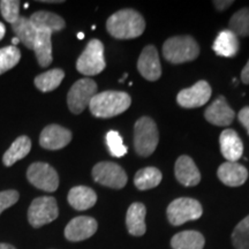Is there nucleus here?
Wrapping results in <instances>:
<instances>
[{
    "instance_id": "2f4dec72",
    "label": "nucleus",
    "mask_w": 249,
    "mask_h": 249,
    "mask_svg": "<svg viewBox=\"0 0 249 249\" xmlns=\"http://www.w3.org/2000/svg\"><path fill=\"white\" fill-rule=\"evenodd\" d=\"M107 144L113 157L120 158L127 154V147L124 144L123 138L116 130H110L107 134Z\"/></svg>"
},
{
    "instance_id": "a878e982",
    "label": "nucleus",
    "mask_w": 249,
    "mask_h": 249,
    "mask_svg": "<svg viewBox=\"0 0 249 249\" xmlns=\"http://www.w3.org/2000/svg\"><path fill=\"white\" fill-rule=\"evenodd\" d=\"M171 246L173 249H203L204 236L197 231H183L173 236Z\"/></svg>"
},
{
    "instance_id": "ea45409f",
    "label": "nucleus",
    "mask_w": 249,
    "mask_h": 249,
    "mask_svg": "<svg viewBox=\"0 0 249 249\" xmlns=\"http://www.w3.org/2000/svg\"><path fill=\"white\" fill-rule=\"evenodd\" d=\"M127 76H128V74H127V73H126V74H124V76H123V77H121V79L119 80V82H120V83H123V82H124V80H126V79H127Z\"/></svg>"
},
{
    "instance_id": "6ab92c4d",
    "label": "nucleus",
    "mask_w": 249,
    "mask_h": 249,
    "mask_svg": "<svg viewBox=\"0 0 249 249\" xmlns=\"http://www.w3.org/2000/svg\"><path fill=\"white\" fill-rule=\"evenodd\" d=\"M214 53L220 57L233 58L238 54L239 49H240V43H239L238 36L231 30H223L218 34L217 38L214 39L213 45Z\"/></svg>"
},
{
    "instance_id": "f8f14e48",
    "label": "nucleus",
    "mask_w": 249,
    "mask_h": 249,
    "mask_svg": "<svg viewBox=\"0 0 249 249\" xmlns=\"http://www.w3.org/2000/svg\"><path fill=\"white\" fill-rule=\"evenodd\" d=\"M97 222L92 217L79 216L73 218L65 229V236L67 240L77 242L89 239L97 231Z\"/></svg>"
},
{
    "instance_id": "dca6fc26",
    "label": "nucleus",
    "mask_w": 249,
    "mask_h": 249,
    "mask_svg": "<svg viewBox=\"0 0 249 249\" xmlns=\"http://www.w3.org/2000/svg\"><path fill=\"white\" fill-rule=\"evenodd\" d=\"M174 173L177 180L186 187H194L201 181L200 171L189 156L182 155L177 160Z\"/></svg>"
},
{
    "instance_id": "9b49d317",
    "label": "nucleus",
    "mask_w": 249,
    "mask_h": 249,
    "mask_svg": "<svg viewBox=\"0 0 249 249\" xmlns=\"http://www.w3.org/2000/svg\"><path fill=\"white\" fill-rule=\"evenodd\" d=\"M211 87L207 81H198L191 88L181 90L177 96V102L181 107L195 108L203 107L211 97Z\"/></svg>"
},
{
    "instance_id": "b1692460",
    "label": "nucleus",
    "mask_w": 249,
    "mask_h": 249,
    "mask_svg": "<svg viewBox=\"0 0 249 249\" xmlns=\"http://www.w3.org/2000/svg\"><path fill=\"white\" fill-rule=\"evenodd\" d=\"M31 149V141L26 135L18 136L15 141L12 143L7 151L2 156V163L5 166H12L17 161L28 156Z\"/></svg>"
},
{
    "instance_id": "4c0bfd02",
    "label": "nucleus",
    "mask_w": 249,
    "mask_h": 249,
    "mask_svg": "<svg viewBox=\"0 0 249 249\" xmlns=\"http://www.w3.org/2000/svg\"><path fill=\"white\" fill-rule=\"evenodd\" d=\"M5 33H6V28L2 23H0V39H2V37L5 36Z\"/></svg>"
},
{
    "instance_id": "c9c22d12",
    "label": "nucleus",
    "mask_w": 249,
    "mask_h": 249,
    "mask_svg": "<svg viewBox=\"0 0 249 249\" xmlns=\"http://www.w3.org/2000/svg\"><path fill=\"white\" fill-rule=\"evenodd\" d=\"M213 5H214V7L218 9V11L223 12V11H225V9L229 8L230 6L233 5V1L232 0H229V1H226V0H222V1H220V0H216V1H213Z\"/></svg>"
},
{
    "instance_id": "412c9836",
    "label": "nucleus",
    "mask_w": 249,
    "mask_h": 249,
    "mask_svg": "<svg viewBox=\"0 0 249 249\" xmlns=\"http://www.w3.org/2000/svg\"><path fill=\"white\" fill-rule=\"evenodd\" d=\"M145 214H147V209H145L144 204L140 203V202L130 204L126 214V225L130 234L135 236L144 234L147 231Z\"/></svg>"
},
{
    "instance_id": "0eeeda50",
    "label": "nucleus",
    "mask_w": 249,
    "mask_h": 249,
    "mask_svg": "<svg viewBox=\"0 0 249 249\" xmlns=\"http://www.w3.org/2000/svg\"><path fill=\"white\" fill-rule=\"evenodd\" d=\"M58 204L52 196H40L31 202L28 210V220L33 227H42L58 218Z\"/></svg>"
},
{
    "instance_id": "c756f323",
    "label": "nucleus",
    "mask_w": 249,
    "mask_h": 249,
    "mask_svg": "<svg viewBox=\"0 0 249 249\" xmlns=\"http://www.w3.org/2000/svg\"><path fill=\"white\" fill-rule=\"evenodd\" d=\"M21 59L20 50L15 46L0 49V75L17 66Z\"/></svg>"
},
{
    "instance_id": "a19ab883",
    "label": "nucleus",
    "mask_w": 249,
    "mask_h": 249,
    "mask_svg": "<svg viewBox=\"0 0 249 249\" xmlns=\"http://www.w3.org/2000/svg\"><path fill=\"white\" fill-rule=\"evenodd\" d=\"M77 38H79V39L85 38V34H83V33H79V34H77Z\"/></svg>"
},
{
    "instance_id": "f3484780",
    "label": "nucleus",
    "mask_w": 249,
    "mask_h": 249,
    "mask_svg": "<svg viewBox=\"0 0 249 249\" xmlns=\"http://www.w3.org/2000/svg\"><path fill=\"white\" fill-rule=\"evenodd\" d=\"M220 151L223 157L227 161H236L244 154V143L240 136L233 129H225L220 134L219 138Z\"/></svg>"
},
{
    "instance_id": "4468645a",
    "label": "nucleus",
    "mask_w": 249,
    "mask_h": 249,
    "mask_svg": "<svg viewBox=\"0 0 249 249\" xmlns=\"http://www.w3.org/2000/svg\"><path fill=\"white\" fill-rule=\"evenodd\" d=\"M71 141V132L59 124H49L42 130L39 136L40 147L48 150H59Z\"/></svg>"
},
{
    "instance_id": "c85d7f7f",
    "label": "nucleus",
    "mask_w": 249,
    "mask_h": 249,
    "mask_svg": "<svg viewBox=\"0 0 249 249\" xmlns=\"http://www.w3.org/2000/svg\"><path fill=\"white\" fill-rule=\"evenodd\" d=\"M229 27L238 37L249 36V7H244L235 12L230 18Z\"/></svg>"
},
{
    "instance_id": "423d86ee",
    "label": "nucleus",
    "mask_w": 249,
    "mask_h": 249,
    "mask_svg": "<svg viewBox=\"0 0 249 249\" xmlns=\"http://www.w3.org/2000/svg\"><path fill=\"white\" fill-rule=\"evenodd\" d=\"M203 213L200 202L191 197H180L167 207V218L173 226H180L189 220L198 219Z\"/></svg>"
},
{
    "instance_id": "2eb2a0df",
    "label": "nucleus",
    "mask_w": 249,
    "mask_h": 249,
    "mask_svg": "<svg viewBox=\"0 0 249 249\" xmlns=\"http://www.w3.org/2000/svg\"><path fill=\"white\" fill-rule=\"evenodd\" d=\"M235 113L227 103L224 96H219L216 101L213 102L210 107H207L204 112L205 120L209 121L214 126H229L234 120Z\"/></svg>"
},
{
    "instance_id": "7ed1b4c3",
    "label": "nucleus",
    "mask_w": 249,
    "mask_h": 249,
    "mask_svg": "<svg viewBox=\"0 0 249 249\" xmlns=\"http://www.w3.org/2000/svg\"><path fill=\"white\" fill-rule=\"evenodd\" d=\"M200 54V46L192 36H174L164 43L163 55L172 64L193 61Z\"/></svg>"
},
{
    "instance_id": "9d476101",
    "label": "nucleus",
    "mask_w": 249,
    "mask_h": 249,
    "mask_svg": "<svg viewBox=\"0 0 249 249\" xmlns=\"http://www.w3.org/2000/svg\"><path fill=\"white\" fill-rule=\"evenodd\" d=\"M27 179L31 185L44 192H55L59 187L57 171L51 165L40 163V161L31 164L28 167Z\"/></svg>"
},
{
    "instance_id": "f03ea898",
    "label": "nucleus",
    "mask_w": 249,
    "mask_h": 249,
    "mask_svg": "<svg viewBox=\"0 0 249 249\" xmlns=\"http://www.w3.org/2000/svg\"><path fill=\"white\" fill-rule=\"evenodd\" d=\"M132 98L124 91H103L96 93L89 104L90 112L97 118L119 116L130 107Z\"/></svg>"
},
{
    "instance_id": "58836bf2",
    "label": "nucleus",
    "mask_w": 249,
    "mask_h": 249,
    "mask_svg": "<svg viewBox=\"0 0 249 249\" xmlns=\"http://www.w3.org/2000/svg\"><path fill=\"white\" fill-rule=\"evenodd\" d=\"M0 249H17V248L9 244H0Z\"/></svg>"
},
{
    "instance_id": "4be33fe9",
    "label": "nucleus",
    "mask_w": 249,
    "mask_h": 249,
    "mask_svg": "<svg viewBox=\"0 0 249 249\" xmlns=\"http://www.w3.org/2000/svg\"><path fill=\"white\" fill-rule=\"evenodd\" d=\"M29 20L37 30H48L50 33H57L66 27L64 18L58 14L46 11L35 12L31 14Z\"/></svg>"
},
{
    "instance_id": "a211bd4d",
    "label": "nucleus",
    "mask_w": 249,
    "mask_h": 249,
    "mask_svg": "<svg viewBox=\"0 0 249 249\" xmlns=\"http://www.w3.org/2000/svg\"><path fill=\"white\" fill-rule=\"evenodd\" d=\"M217 176L224 185L229 187L242 186L248 179V171L236 161H226L217 171Z\"/></svg>"
},
{
    "instance_id": "cd10ccee",
    "label": "nucleus",
    "mask_w": 249,
    "mask_h": 249,
    "mask_svg": "<svg viewBox=\"0 0 249 249\" xmlns=\"http://www.w3.org/2000/svg\"><path fill=\"white\" fill-rule=\"evenodd\" d=\"M65 77V71L60 68L48 71L35 77L36 88L42 92H49L57 89Z\"/></svg>"
},
{
    "instance_id": "6e6552de",
    "label": "nucleus",
    "mask_w": 249,
    "mask_h": 249,
    "mask_svg": "<svg viewBox=\"0 0 249 249\" xmlns=\"http://www.w3.org/2000/svg\"><path fill=\"white\" fill-rule=\"evenodd\" d=\"M97 93V85L91 79H81L76 81L67 95V104L71 113L80 114L89 107L93 96Z\"/></svg>"
},
{
    "instance_id": "f257e3e1",
    "label": "nucleus",
    "mask_w": 249,
    "mask_h": 249,
    "mask_svg": "<svg viewBox=\"0 0 249 249\" xmlns=\"http://www.w3.org/2000/svg\"><path fill=\"white\" fill-rule=\"evenodd\" d=\"M107 29L117 39H132L141 36L145 29V21L138 11L120 9L107 18Z\"/></svg>"
},
{
    "instance_id": "393cba45",
    "label": "nucleus",
    "mask_w": 249,
    "mask_h": 249,
    "mask_svg": "<svg viewBox=\"0 0 249 249\" xmlns=\"http://www.w3.org/2000/svg\"><path fill=\"white\" fill-rule=\"evenodd\" d=\"M12 29L17 35V38H18L26 48L30 50L34 49V44H35L37 37V29L33 26L29 18L18 17V20L14 23H12Z\"/></svg>"
},
{
    "instance_id": "7c9ffc66",
    "label": "nucleus",
    "mask_w": 249,
    "mask_h": 249,
    "mask_svg": "<svg viewBox=\"0 0 249 249\" xmlns=\"http://www.w3.org/2000/svg\"><path fill=\"white\" fill-rule=\"evenodd\" d=\"M232 242L235 249H249V214L235 226Z\"/></svg>"
},
{
    "instance_id": "bb28decb",
    "label": "nucleus",
    "mask_w": 249,
    "mask_h": 249,
    "mask_svg": "<svg viewBox=\"0 0 249 249\" xmlns=\"http://www.w3.org/2000/svg\"><path fill=\"white\" fill-rule=\"evenodd\" d=\"M161 178H163V176H161L160 170L149 166L136 172L135 177H134V183L140 191H147V189L155 188L160 185Z\"/></svg>"
},
{
    "instance_id": "473e14b6",
    "label": "nucleus",
    "mask_w": 249,
    "mask_h": 249,
    "mask_svg": "<svg viewBox=\"0 0 249 249\" xmlns=\"http://www.w3.org/2000/svg\"><path fill=\"white\" fill-rule=\"evenodd\" d=\"M0 12L2 18L9 23H14L20 17V1L18 0H1Z\"/></svg>"
},
{
    "instance_id": "20e7f679",
    "label": "nucleus",
    "mask_w": 249,
    "mask_h": 249,
    "mask_svg": "<svg viewBox=\"0 0 249 249\" xmlns=\"http://www.w3.org/2000/svg\"><path fill=\"white\" fill-rule=\"evenodd\" d=\"M160 141L157 124L151 118L142 117L134 126V148L136 154L148 157L154 154Z\"/></svg>"
},
{
    "instance_id": "72a5a7b5",
    "label": "nucleus",
    "mask_w": 249,
    "mask_h": 249,
    "mask_svg": "<svg viewBox=\"0 0 249 249\" xmlns=\"http://www.w3.org/2000/svg\"><path fill=\"white\" fill-rule=\"evenodd\" d=\"M18 201V193L13 189L0 192V214Z\"/></svg>"
},
{
    "instance_id": "e433bc0d",
    "label": "nucleus",
    "mask_w": 249,
    "mask_h": 249,
    "mask_svg": "<svg viewBox=\"0 0 249 249\" xmlns=\"http://www.w3.org/2000/svg\"><path fill=\"white\" fill-rule=\"evenodd\" d=\"M241 80L245 85H249V60L241 71Z\"/></svg>"
},
{
    "instance_id": "39448f33",
    "label": "nucleus",
    "mask_w": 249,
    "mask_h": 249,
    "mask_svg": "<svg viewBox=\"0 0 249 249\" xmlns=\"http://www.w3.org/2000/svg\"><path fill=\"white\" fill-rule=\"evenodd\" d=\"M104 45L99 39H91L76 61V70L86 76H93L105 70Z\"/></svg>"
},
{
    "instance_id": "37998d69",
    "label": "nucleus",
    "mask_w": 249,
    "mask_h": 249,
    "mask_svg": "<svg viewBox=\"0 0 249 249\" xmlns=\"http://www.w3.org/2000/svg\"><path fill=\"white\" fill-rule=\"evenodd\" d=\"M29 7V4H24V8H28Z\"/></svg>"
},
{
    "instance_id": "ddd939ff",
    "label": "nucleus",
    "mask_w": 249,
    "mask_h": 249,
    "mask_svg": "<svg viewBox=\"0 0 249 249\" xmlns=\"http://www.w3.org/2000/svg\"><path fill=\"white\" fill-rule=\"evenodd\" d=\"M139 73L148 81H157L161 75V66L158 51L154 45H147L138 60Z\"/></svg>"
},
{
    "instance_id": "5701e85b",
    "label": "nucleus",
    "mask_w": 249,
    "mask_h": 249,
    "mask_svg": "<svg viewBox=\"0 0 249 249\" xmlns=\"http://www.w3.org/2000/svg\"><path fill=\"white\" fill-rule=\"evenodd\" d=\"M51 35L48 30H37V37L34 44L37 61L40 67H48L52 62V42Z\"/></svg>"
},
{
    "instance_id": "1a4fd4ad",
    "label": "nucleus",
    "mask_w": 249,
    "mask_h": 249,
    "mask_svg": "<svg viewBox=\"0 0 249 249\" xmlns=\"http://www.w3.org/2000/svg\"><path fill=\"white\" fill-rule=\"evenodd\" d=\"M92 178L99 185L121 189L127 183V174L120 165L112 161H101L92 169Z\"/></svg>"
},
{
    "instance_id": "f704fd0d",
    "label": "nucleus",
    "mask_w": 249,
    "mask_h": 249,
    "mask_svg": "<svg viewBox=\"0 0 249 249\" xmlns=\"http://www.w3.org/2000/svg\"><path fill=\"white\" fill-rule=\"evenodd\" d=\"M239 121L242 124V126L247 129V132L249 134V107H245L242 110L239 112L238 114Z\"/></svg>"
},
{
    "instance_id": "aec40b11",
    "label": "nucleus",
    "mask_w": 249,
    "mask_h": 249,
    "mask_svg": "<svg viewBox=\"0 0 249 249\" xmlns=\"http://www.w3.org/2000/svg\"><path fill=\"white\" fill-rule=\"evenodd\" d=\"M68 203L75 210L83 211L92 208L97 202V195L93 189L86 186L73 187L68 193Z\"/></svg>"
},
{
    "instance_id": "79ce46f5",
    "label": "nucleus",
    "mask_w": 249,
    "mask_h": 249,
    "mask_svg": "<svg viewBox=\"0 0 249 249\" xmlns=\"http://www.w3.org/2000/svg\"><path fill=\"white\" fill-rule=\"evenodd\" d=\"M12 42H13V44H14V45H17L18 43L20 42V40H18V38H17V37H14V38L12 39Z\"/></svg>"
}]
</instances>
